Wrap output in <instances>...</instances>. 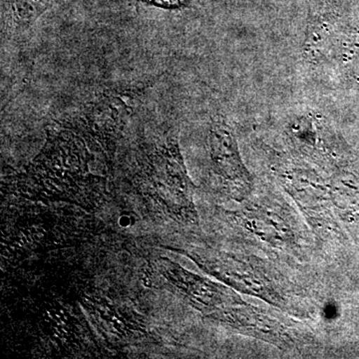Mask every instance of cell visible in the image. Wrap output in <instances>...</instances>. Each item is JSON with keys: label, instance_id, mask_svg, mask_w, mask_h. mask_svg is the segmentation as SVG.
<instances>
[{"label": "cell", "instance_id": "cell-1", "mask_svg": "<svg viewBox=\"0 0 359 359\" xmlns=\"http://www.w3.org/2000/svg\"><path fill=\"white\" fill-rule=\"evenodd\" d=\"M211 142L212 153L218 157L217 164L219 169L233 181L245 183L247 172L243 167L238 156L237 146L233 136L224 124H216L212 129Z\"/></svg>", "mask_w": 359, "mask_h": 359}, {"label": "cell", "instance_id": "cell-2", "mask_svg": "<svg viewBox=\"0 0 359 359\" xmlns=\"http://www.w3.org/2000/svg\"><path fill=\"white\" fill-rule=\"evenodd\" d=\"M57 0H11L13 20L20 27H27Z\"/></svg>", "mask_w": 359, "mask_h": 359}, {"label": "cell", "instance_id": "cell-3", "mask_svg": "<svg viewBox=\"0 0 359 359\" xmlns=\"http://www.w3.org/2000/svg\"><path fill=\"white\" fill-rule=\"evenodd\" d=\"M137 1L144 2L150 6L163 7V8H179V7L187 6L189 0H137Z\"/></svg>", "mask_w": 359, "mask_h": 359}]
</instances>
